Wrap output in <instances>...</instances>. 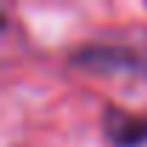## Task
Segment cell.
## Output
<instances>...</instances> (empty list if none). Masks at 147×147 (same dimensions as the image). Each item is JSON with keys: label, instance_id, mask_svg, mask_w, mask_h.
<instances>
[{"label": "cell", "instance_id": "cell-1", "mask_svg": "<svg viewBox=\"0 0 147 147\" xmlns=\"http://www.w3.org/2000/svg\"><path fill=\"white\" fill-rule=\"evenodd\" d=\"M107 136L118 147H138L147 141V118H133L124 113L107 115Z\"/></svg>", "mask_w": 147, "mask_h": 147}]
</instances>
